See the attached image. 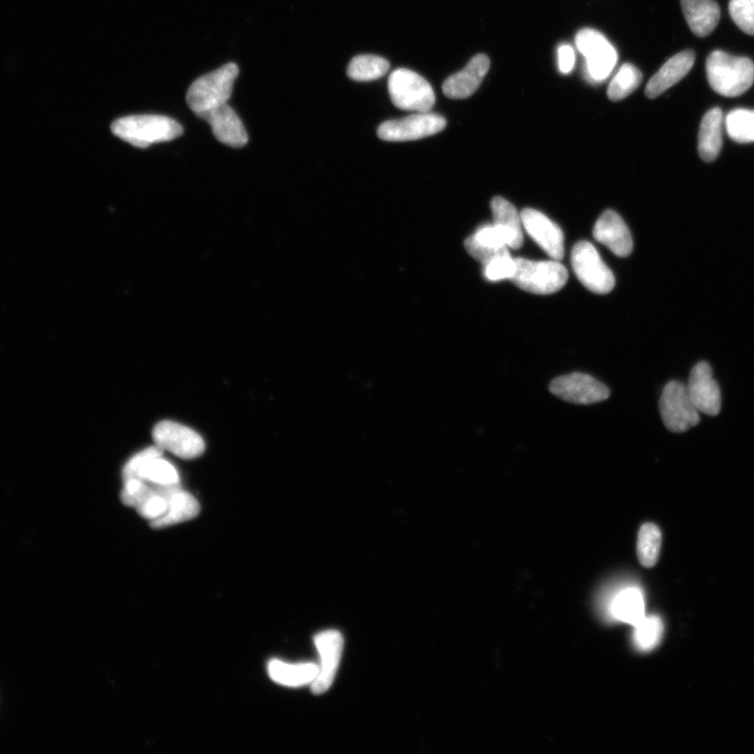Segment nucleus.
I'll return each instance as SVG.
<instances>
[{
	"label": "nucleus",
	"instance_id": "nucleus-1",
	"mask_svg": "<svg viewBox=\"0 0 754 754\" xmlns=\"http://www.w3.org/2000/svg\"><path fill=\"white\" fill-rule=\"evenodd\" d=\"M238 75V66L235 63H227L195 80L186 97L193 114L204 120L214 110L229 104Z\"/></svg>",
	"mask_w": 754,
	"mask_h": 754
},
{
	"label": "nucleus",
	"instance_id": "nucleus-2",
	"mask_svg": "<svg viewBox=\"0 0 754 754\" xmlns=\"http://www.w3.org/2000/svg\"><path fill=\"white\" fill-rule=\"evenodd\" d=\"M706 74L709 85L716 93L735 98L746 93L752 86L754 63L747 57L716 51L707 58Z\"/></svg>",
	"mask_w": 754,
	"mask_h": 754
},
{
	"label": "nucleus",
	"instance_id": "nucleus-3",
	"mask_svg": "<svg viewBox=\"0 0 754 754\" xmlns=\"http://www.w3.org/2000/svg\"><path fill=\"white\" fill-rule=\"evenodd\" d=\"M112 131L116 137L132 146L147 148L180 138L184 128L179 122L165 116L140 115L116 120Z\"/></svg>",
	"mask_w": 754,
	"mask_h": 754
},
{
	"label": "nucleus",
	"instance_id": "nucleus-4",
	"mask_svg": "<svg viewBox=\"0 0 754 754\" xmlns=\"http://www.w3.org/2000/svg\"><path fill=\"white\" fill-rule=\"evenodd\" d=\"M517 270L512 281L522 291L550 295L562 290L568 281L565 266L557 260L532 261L516 258Z\"/></svg>",
	"mask_w": 754,
	"mask_h": 754
},
{
	"label": "nucleus",
	"instance_id": "nucleus-5",
	"mask_svg": "<svg viewBox=\"0 0 754 754\" xmlns=\"http://www.w3.org/2000/svg\"><path fill=\"white\" fill-rule=\"evenodd\" d=\"M389 94L392 103L408 112L426 113L435 105L432 85L417 73L398 69L389 78Z\"/></svg>",
	"mask_w": 754,
	"mask_h": 754
},
{
	"label": "nucleus",
	"instance_id": "nucleus-6",
	"mask_svg": "<svg viewBox=\"0 0 754 754\" xmlns=\"http://www.w3.org/2000/svg\"><path fill=\"white\" fill-rule=\"evenodd\" d=\"M571 263L576 277L590 292L606 295L613 291L615 277L592 243H576L571 253Z\"/></svg>",
	"mask_w": 754,
	"mask_h": 754
},
{
	"label": "nucleus",
	"instance_id": "nucleus-7",
	"mask_svg": "<svg viewBox=\"0 0 754 754\" xmlns=\"http://www.w3.org/2000/svg\"><path fill=\"white\" fill-rule=\"evenodd\" d=\"M659 407L663 424L673 433H684L699 424V411L680 382L673 381L664 387Z\"/></svg>",
	"mask_w": 754,
	"mask_h": 754
},
{
	"label": "nucleus",
	"instance_id": "nucleus-8",
	"mask_svg": "<svg viewBox=\"0 0 754 754\" xmlns=\"http://www.w3.org/2000/svg\"><path fill=\"white\" fill-rule=\"evenodd\" d=\"M576 48L586 59L588 78L592 82L605 81L613 72L618 55L604 34L583 29L575 37Z\"/></svg>",
	"mask_w": 754,
	"mask_h": 754
},
{
	"label": "nucleus",
	"instance_id": "nucleus-9",
	"mask_svg": "<svg viewBox=\"0 0 754 754\" xmlns=\"http://www.w3.org/2000/svg\"><path fill=\"white\" fill-rule=\"evenodd\" d=\"M446 126V119L440 115L430 112L416 113L383 123L377 130V135L386 142L416 141L437 135Z\"/></svg>",
	"mask_w": 754,
	"mask_h": 754
},
{
	"label": "nucleus",
	"instance_id": "nucleus-10",
	"mask_svg": "<svg viewBox=\"0 0 754 754\" xmlns=\"http://www.w3.org/2000/svg\"><path fill=\"white\" fill-rule=\"evenodd\" d=\"M164 451L158 446L148 448L133 456L123 470V481L136 478L160 485L180 484L179 472L163 458Z\"/></svg>",
	"mask_w": 754,
	"mask_h": 754
},
{
	"label": "nucleus",
	"instance_id": "nucleus-11",
	"mask_svg": "<svg viewBox=\"0 0 754 754\" xmlns=\"http://www.w3.org/2000/svg\"><path fill=\"white\" fill-rule=\"evenodd\" d=\"M549 390L563 401L575 405L601 403L610 396L606 385L595 377L580 372L557 377L550 383Z\"/></svg>",
	"mask_w": 754,
	"mask_h": 754
},
{
	"label": "nucleus",
	"instance_id": "nucleus-12",
	"mask_svg": "<svg viewBox=\"0 0 754 754\" xmlns=\"http://www.w3.org/2000/svg\"><path fill=\"white\" fill-rule=\"evenodd\" d=\"M155 446L163 451L190 460L202 456L206 443L201 435L174 421H161L152 431Z\"/></svg>",
	"mask_w": 754,
	"mask_h": 754
},
{
	"label": "nucleus",
	"instance_id": "nucleus-13",
	"mask_svg": "<svg viewBox=\"0 0 754 754\" xmlns=\"http://www.w3.org/2000/svg\"><path fill=\"white\" fill-rule=\"evenodd\" d=\"M521 219L523 229L551 259H563L564 234L557 224L535 209H524Z\"/></svg>",
	"mask_w": 754,
	"mask_h": 754
},
{
	"label": "nucleus",
	"instance_id": "nucleus-14",
	"mask_svg": "<svg viewBox=\"0 0 754 754\" xmlns=\"http://www.w3.org/2000/svg\"><path fill=\"white\" fill-rule=\"evenodd\" d=\"M315 645L321 657L319 674L312 683V691L321 695L334 683L341 661L344 639L338 631H325L315 637Z\"/></svg>",
	"mask_w": 754,
	"mask_h": 754
},
{
	"label": "nucleus",
	"instance_id": "nucleus-15",
	"mask_svg": "<svg viewBox=\"0 0 754 754\" xmlns=\"http://www.w3.org/2000/svg\"><path fill=\"white\" fill-rule=\"evenodd\" d=\"M686 388L699 413L709 416L720 413L722 407L721 391L709 364L701 362L693 368Z\"/></svg>",
	"mask_w": 754,
	"mask_h": 754
},
{
	"label": "nucleus",
	"instance_id": "nucleus-16",
	"mask_svg": "<svg viewBox=\"0 0 754 754\" xmlns=\"http://www.w3.org/2000/svg\"><path fill=\"white\" fill-rule=\"evenodd\" d=\"M593 236L618 257H628L633 251V238L629 228L623 218L612 210L604 212L598 218Z\"/></svg>",
	"mask_w": 754,
	"mask_h": 754
},
{
	"label": "nucleus",
	"instance_id": "nucleus-17",
	"mask_svg": "<svg viewBox=\"0 0 754 754\" xmlns=\"http://www.w3.org/2000/svg\"><path fill=\"white\" fill-rule=\"evenodd\" d=\"M491 68V60L484 54L475 56L465 68L443 83L442 91L450 99L473 96Z\"/></svg>",
	"mask_w": 754,
	"mask_h": 754
},
{
	"label": "nucleus",
	"instance_id": "nucleus-18",
	"mask_svg": "<svg viewBox=\"0 0 754 754\" xmlns=\"http://www.w3.org/2000/svg\"><path fill=\"white\" fill-rule=\"evenodd\" d=\"M220 142L233 148H241L249 142L248 132L235 110L229 105L219 107L204 118Z\"/></svg>",
	"mask_w": 754,
	"mask_h": 754
},
{
	"label": "nucleus",
	"instance_id": "nucleus-19",
	"mask_svg": "<svg viewBox=\"0 0 754 754\" xmlns=\"http://www.w3.org/2000/svg\"><path fill=\"white\" fill-rule=\"evenodd\" d=\"M696 55L693 51H683L669 59L652 77L646 88L649 99H655L667 92L669 88L681 81L691 72L695 64Z\"/></svg>",
	"mask_w": 754,
	"mask_h": 754
},
{
	"label": "nucleus",
	"instance_id": "nucleus-20",
	"mask_svg": "<svg viewBox=\"0 0 754 754\" xmlns=\"http://www.w3.org/2000/svg\"><path fill=\"white\" fill-rule=\"evenodd\" d=\"M492 212L494 225L502 232L508 249L518 250L524 242L521 214L513 204L505 198L497 196L493 199Z\"/></svg>",
	"mask_w": 754,
	"mask_h": 754
},
{
	"label": "nucleus",
	"instance_id": "nucleus-21",
	"mask_svg": "<svg viewBox=\"0 0 754 754\" xmlns=\"http://www.w3.org/2000/svg\"><path fill=\"white\" fill-rule=\"evenodd\" d=\"M681 7L692 32L705 37L719 24L721 12L716 0H681Z\"/></svg>",
	"mask_w": 754,
	"mask_h": 754
},
{
	"label": "nucleus",
	"instance_id": "nucleus-22",
	"mask_svg": "<svg viewBox=\"0 0 754 754\" xmlns=\"http://www.w3.org/2000/svg\"><path fill=\"white\" fill-rule=\"evenodd\" d=\"M723 124V113L718 107L709 110L702 119L699 130L698 150L704 162L711 163L719 157L723 144Z\"/></svg>",
	"mask_w": 754,
	"mask_h": 754
},
{
	"label": "nucleus",
	"instance_id": "nucleus-23",
	"mask_svg": "<svg viewBox=\"0 0 754 754\" xmlns=\"http://www.w3.org/2000/svg\"><path fill=\"white\" fill-rule=\"evenodd\" d=\"M269 675L278 684L299 687L312 684L319 674V667L314 663L288 664L280 660L269 663Z\"/></svg>",
	"mask_w": 754,
	"mask_h": 754
},
{
	"label": "nucleus",
	"instance_id": "nucleus-24",
	"mask_svg": "<svg viewBox=\"0 0 754 754\" xmlns=\"http://www.w3.org/2000/svg\"><path fill=\"white\" fill-rule=\"evenodd\" d=\"M199 512H201V506L198 501L191 494L183 491L180 485L175 487L169 495L168 513L152 527L160 529L184 523L196 518Z\"/></svg>",
	"mask_w": 754,
	"mask_h": 754
},
{
	"label": "nucleus",
	"instance_id": "nucleus-25",
	"mask_svg": "<svg viewBox=\"0 0 754 754\" xmlns=\"http://www.w3.org/2000/svg\"><path fill=\"white\" fill-rule=\"evenodd\" d=\"M612 613L622 622L636 626L645 618V601L642 593L635 588L623 591L615 598Z\"/></svg>",
	"mask_w": 754,
	"mask_h": 754
},
{
	"label": "nucleus",
	"instance_id": "nucleus-26",
	"mask_svg": "<svg viewBox=\"0 0 754 754\" xmlns=\"http://www.w3.org/2000/svg\"><path fill=\"white\" fill-rule=\"evenodd\" d=\"M390 69V63L385 58L375 55H360L354 57L348 65L347 75L354 81H374L384 77Z\"/></svg>",
	"mask_w": 754,
	"mask_h": 754
},
{
	"label": "nucleus",
	"instance_id": "nucleus-27",
	"mask_svg": "<svg viewBox=\"0 0 754 754\" xmlns=\"http://www.w3.org/2000/svg\"><path fill=\"white\" fill-rule=\"evenodd\" d=\"M661 544L662 535L659 527L653 523L643 524L637 541L638 559L643 567L652 568L657 564Z\"/></svg>",
	"mask_w": 754,
	"mask_h": 754
},
{
	"label": "nucleus",
	"instance_id": "nucleus-28",
	"mask_svg": "<svg viewBox=\"0 0 754 754\" xmlns=\"http://www.w3.org/2000/svg\"><path fill=\"white\" fill-rule=\"evenodd\" d=\"M642 73L631 63H626L619 69L608 87V97L611 101H622L632 95L642 82Z\"/></svg>",
	"mask_w": 754,
	"mask_h": 754
},
{
	"label": "nucleus",
	"instance_id": "nucleus-29",
	"mask_svg": "<svg viewBox=\"0 0 754 754\" xmlns=\"http://www.w3.org/2000/svg\"><path fill=\"white\" fill-rule=\"evenodd\" d=\"M725 127L731 140L743 144L754 143V110H733L725 119Z\"/></svg>",
	"mask_w": 754,
	"mask_h": 754
},
{
	"label": "nucleus",
	"instance_id": "nucleus-30",
	"mask_svg": "<svg viewBox=\"0 0 754 754\" xmlns=\"http://www.w3.org/2000/svg\"><path fill=\"white\" fill-rule=\"evenodd\" d=\"M663 624L657 616L643 618L636 625L634 633L635 645L642 652H649L656 648L662 638Z\"/></svg>",
	"mask_w": 754,
	"mask_h": 754
},
{
	"label": "nucleus",
	"instance_id": "nucleus-31",
	"mask_svg": "<svg viewBox=\"0 0 754 754\" xmlns=\"http://www.w3.org/2000/svg\"><path fill=\"white\" fill-rule=\"evenodd\" d=\"M729 13L735 24L754 36V0H729Z\"/></svg>",
	"mask_w": 754,
	"mask_h": 754
},
{
	"label": "nucleus",
	"instance_id": "nucleus-32",
	"mask_svg": "<svg viewBox=\"0 0 754 754\" xmlns=\"http://www.w3.org/2000/svg\"><path fill=\"white\" fill-rule=\"evenodd\" d=\"M517 270L516 259L508 254L501 255L484 266V276L487 280L498 282L512 280Z\"/></svg>",
	"mask_w": 754,
	"mask_h": 754
},
{
	"label": "nucleus",
	"instance_id": "nucleus-33",
	"mask_svg": "<svg viewBox=\"0 0 754 754\" xmlns=\"http://www.w3.org/2000/svg\"><path fill=\"white\" fill-rule=\"evenodd\" d=\"M464 247L465 250H467V252L483 266L489 264L495 258L509 253L508 248L490 249L483 247L473 236L465 240Z\"/></svg>",
	"mask_w": 754,
	"mask_h": 754
},
{
	"label": "nucleus",
	"instance_id": "nucleus-34",
	"mask_svg": "<svg viewBox=\"0 0 754 754\" xmlns=\"http://www.w3.org/2000/svg\"><path fill=\"white\" fill-rule=\"evenodd\" d=\"M473 237L483 247L490 249H503L507 248L506 240L497 226L494 224L486 225L478 229Z\"/></svg>",
	"mask_w": 754,
	"mask_h": 754
},
{
	"label": "nucleus",
	"instance_id": "nucleus-35",
	"mask_svg": "<svg viewBox=\"0 0 754 754\" xmlns=\"http://www.w3.org/2000/svg\"><path fill=\"white\" fill-rule=\"evenodd\" d=\"M559 68L564 75L570 74L574 69L575 54L574 50L569 44H563L559 48Z\"/></svg>",
	"mask_w": 754,
	"mask_h": 754
}]
</instances>
